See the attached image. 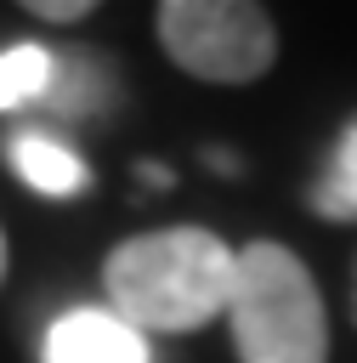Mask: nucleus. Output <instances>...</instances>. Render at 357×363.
<instances>
[{"mask_svg":"<svg viewBox=\"0 0 357 363\" xmlns=\"http://www.w3.org/2000/svg\"><path fill=\"white\" fill-rule=\"evenodd\" d=\"M351 318H357V267H351Z\"/></svg>","mask_w":357,"mask_h":363,"instance_id":"9","label":"nucleus"},{"mask_svg":"<svg viewBox=\"0 0 357 363\" xmlns=\"http://www.w3.org/2000/svg\"><path fill=\"white\" fill-rule=\"evenodd\" d=\"M0 278H6V238H0Z\"/></svg>","mask_w":357,"mask_h":363,"instance_id":"10","label":"nucleus"},{"mask_svg":"<svg viewBox=\"0 0 357 363\" xmlns=\"http://www.w3.org/2000/svg\"><path fill=\"white\" fill-rule=\"evenodd\" d=\"M159 45L176 68L210 85H249L278 57V28L249 0H164Z\"/></svg>","mask_w":357,"mask_h":363,"instance_id":"3","label":"nucleus"},{"mask_svg":"<svg viewBox=\"0 0 357 363\" xmlns=\"http://www.w3.org/2000/svg\"><path fill=\"white\" fill-rule=\"evenodd\" d=\"M238 250L204 227H164L113 244L102 267L108 312L136 335H187L227 312Z\"/></svg>","mask_w":357,"mask_h":363,"instance_id":"1","label":"nucleus"},{"mask_svg":"<svg viewBox=\"0 0 357 363\" xmlns=\"http://www.w3.org/2000/svg\"><path fill=\"white\" fill-rule=\"evenodd\" d=\"M51 74H57V57L45 45H28V40L23 45H6L0 51V113L45 96L51 91Z\"/></svg>","mask_w":357,"mask_h":363,"instance_id":"7","label":"nucleus"},{"mask_svg":"<svg viewBox=\"0 0 357 363\" xmlns=\"http://www.w3.org/2000/svg\"><path fill=\"white\" fill-rule=\"evenodd\" d=\"M28 11L45 17V23H79V17L91 11V0H34Z\"/></svg>","mask_w":357,"mask_h":363,"instance_id":"8","label":"nucleus"},{"mask_svg":"<svg viewBox=\"0 0 357 363\" xmlns=\"http://www.w3.org/2000/svg\"><path fill=\"white\" fill-rule=\"evenodd\" d=\"M45 363H147V340L108 306H74L51 323Z\"/></svg>","mask_w":357,"mask_h":363,"instance_id":"4","label":"nucleus"},{"mask_svg":"<svg viewBox=\"0 0 357 363\" xmlns=\"http://www.w3.org/2000/svg\"><path fill=\"white\" fill-rule=\"evenodd\" d=\"M238 363H329V318L312 272L283 244H244L227 295Z\"/></svg>","mask_w":357,"mask_h":363,"instance_id":"2","label":"nucleus"},{"mask_svg":"<svg viewBox=\"0 0 357 363\" xmlns=\"http://www.w3.org/2000/svg\"><path fill=\"white\" fill-rule=\"evenodd\" d=\"M312 210L323 221H357V119L340 130V142L329 153V170L312 187Z\"/></svg>","mask_w":357,"mask_h":363,"instance_id":"6","label":"nucleus"},{"mask_svg":"<svg viewBox=\"0 0 357 363\" xmlns=\"http://www.w3.org/2000/svg\"><path fill=\"white\" fill-rule=\"evenodd\" d=\"M11 170H17L34 193H51V199H68V193H79V187L91 182L85 159H74L62 142H51V136H40V130H28V136L11 142Z\"/></svg>","mask_w":357,"mask_h":363,"instance_id":"5","label":"nucleus"}]
</instances>
